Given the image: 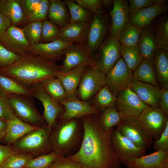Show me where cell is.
Returning <instances> with one entry per match:
<instances>
[{
	"label": "cell",
	"instance_id": "obj_1",
	"mask_svg": "<svg viewBox=\"0 0 168 168\" xmlns=\"http://www.w3.org/2000/svg\"><path fill=\"white\" fill-rule=\"evenodd\" d=\"M99 116L92 114L82 118L84 135L81 146L75 154L67 157L79 163L82 168H121L111 146L113 131L103 129Z\"/></svg>",
	"mask_w": 168,
	"mask_h": 168
},
{
	"label": "cell",
	"instance_id": "obj_2",
	"mask_svg": "<svg viewBox=\"0 0 168 168\" xmlns=\"http://www.w3.org/2000/svg\"><path fill=\"white\" fill-rule=\"evenodd\" d=\"M60 71V66L56 63L29 54L21 56L13 64L0 68V74L15 79L29 87L56 77Z\"/></svg>",
	"mask_w": 168,
	"mask_h": 168
},
{
	"label": "cell",
	"instance_id": "obj_3",
	"mask_svg": "<svg viewBox=\"0 0 168 168\" xmlns=\"http://www.w3.org/2000/svg\"><path fill=\"white\" fill-rule=\"evenodd\" d=\"M84 135L82 118L57 119L51 133L54 151L66 156L75 154L81 146Z\"/></svg>",
	"mask_w": 168,
	"mask_h": 168
},
{
	"label": "cell",
	"instance_id": "obj_4",
	"mask_svg": "<svg viewBox=\"0 0 168 168\" xmlns=\"http://www.w3.org/2000/svg\"><path fill=\"white\" fill-rule=\"evenodd\" d=\"M52 128L46 123L28 132L10 146L16 152L33 158L54 151L51 141Z\"/></svg>",
	"mask_w": 168,
	"mask_h": 168
},
{
	"label": "cell",
	"instance_id": "obj_5",
	"mask_svg": "<svg viewBox=\"0 0 168 168\" xmlns=\"http://www.w3.org/2000/svg\"><path fill=\"white\" fill-rule=\"evenodd\" d=\"M30 97L20 95H9V106L14 115L23 122L35 127H41L45 121Z\"/></svg>",
	"mask_w": 168,
	"mask_h": 168
},
{
	"label": "cell",
	"instance_id": "obj_6",
	"mask_svg": "<svg viewBox=\"0 0 168 168\" xmlns=\"http://www.w3.org/2000/svg\"><path fill=\"white\" fill-rule=\"evenodd\" d=\"M137 121L150 138L158 139L168 122L167 116L159 107L148 106L137 118Z\"/></svg>",
	"mask_w": 168,
	"mask_h": 168
},
{
	"label": "cell",
	"instance_id": "obj_7",
	"mask_svg": "<svg viewBox=\"0 0 168 168\" xmlns=\"http://www.w3.org/2000/svg\"><path fill=\"white\" fill-rule=\"evenodd\" d=\"M92 53L86 43H73L64 51V58L60 65V71L66 72L82 65L96 68Z\"/></svg>",
	"mask_w": 168,
	"mask_h": 168
},
{
	"label": "cell",
	"instance_id": "obj_8",
	"mask_svg": "<svg viewBox=\"0 0 168 168\" xmlns=\"http://www.w3.org/2000/svg\"><path fill=\"white\" fill-rule=\"evenodd\" d=\"M112 150L119 162L125 166L130 161L145 155L146 151L121 134L116 128L110 138Z\"/></svg>",
	"mask_w": 168,
	"mask_h": 168
},
{
	"label": "cell",
	"instance_id": "obj_9",
	"mask_svg": "<svg viewBox=\"0 0 168 168\" xmlns=\"http://www.w3.org/2000/svg\"><path fill=\"white\" fill-rule=\"evenodd\" d=\"M105 85V75L96 68L87 66L81 77L76 97L82 101L90 100Z\"/></svg>",
	"mask_w": 168,
	"mask_h": 168
},
{
	"label": "cell",
	"instance_id": "obj_10",
	"mask_svg": "<svg viewBox=\"0 0 168 168\" xmlns=\"http://www.w3.org/2000/svg\"><path fill=\"white\" fill-rule=\"evenodd\" d=\"M116 96L115 107L122 119H137L148 106L129 88L120 91Z\"/></svg>",
	"mask_w": 168,
	"mask_h": 168
},
{
	"label": "cell",
	"instance_id": "obj_11",
	"mask_svg": "<svg viewBox=\"0 0 168 168\" xmlns=\"http://www.w3.org/2000/svg\"><path fill=\"white\" fill-rule=\"evenodd\" d=\"M105 85L115 96L128 88L134 80L133 72L122 58L105 75Z\"/></svg>",
	"mask_w": 168,
	"mask_h": 168
},
{
	"label": "cell",
	"instance_id": "obj_12",
	"mask_svg": "<svg viewBox=\"0 0 168 168\" xmlns=\"http://www.w3.org/2000/svg\"><path fill=\"white\" fill-rule=\"evenodd\" d=\"M120 45L117 37L110 35L100 47L97 58L95 60L96 68L105 75L121 58Z\"/></svg>",
	"mask_w": 168,
	"mask_h": 168
},
{
	"label": "cell",
	"instance_id": "obj_13",
	"mask_svg": "<svg viewBox=\"0 0 168 168\" xmlns=\"http://www.w3.org/2000/svg\"><path fill=\"white\" fill-rule=\"evenodd\" d=\"M29 87L32 96L36 98L41 102L44 109L43 117L46 123L52 128L58 116L64 111V106L46 92L41 83L35 84Z\"/></svg>",
	"mask_w": 168,
	"mask_h": 168
},
{
	"label": "cell",
	"instance_id": "obj_14",
	"mask_svg": "<svg viewBox=\"0 0 168 168\" xmlns=\"http://www.w3.org/2000/svg\"><path fill=\"white\" fill-rule=\"evenodd\" d=\"M116 128L123 135L146 151L152 145L153 139L147 135L137 119H122Z\"/></svg>",
	"mask_w": 168,
	"mask_h": 168
},
{
	"label": "cell",
	"instance_id": "obj_15",
	"mask_svg": "<svg viewBox=\"0 0 168 168\" xmlns=\"http://www.w3.org/2000/svg\"><path fill=\"white\" fill-rule=\"evenodd\" d=\"M73 43L57 39L47 43H37L30 45L28 54L34 55L50 62H55L64 58V51Z\"/></svg>",
	"mask_w": 168,
	"mask_h": 168
},
{
	"label": "cell",
	"instance_id": "obj_16",
	"mask_svg": "<svg viewBox=\"0 0 168 168\" xmlns=\"http://www.w3.org/2000/svg\"><path fill=\"white\" fill-rule=\"evenodd\" d=\"M0 43L9 51L20 56L28 54L30 46L22 28L12 25L0 38Z\"/></svg>",
	"mask_w": 168,
	"mask_h": 168
},
{
	"label": "cell",
	"instance_id": "obj_17",
	"mask_svg": "<svg viewBox=\"0 0 168 168\" xmlns=\"http://www.w3.org/2000/svg\"><path fill=\"white\" fill-rule=\"evenodd\" d=\"M61 105L64 106V111L57 119L62 120L82 118L92 114L100 115L102 113L94 108L91 105L90 100L82 101L76 96L67 99Z\"/></svg>",
	"mask_w": 168,
	"mask_h": 168
},
{
	"label": "cell",
	"instance_id": "obj_18",
	"mask_svg": "<svg viewBox=\"0 0 168 168\" xmlns=\"http://www.w3.org/2000/svg\"><path fill=\"white\" fill-rule=\"evenodd\" d=\"M107 30L106 20L99 10L95 13L88 33L86 44L92 53L96 50L102 44Z\"/></svg>",
	"mask_w": 168,
	"mask_h": 168
},
{
	"label": "cell",
	"instance_id": "obj_19",
	"mask_svg": "<svg viewBox=\"0 0 168 168\" xmlns=\"http://www.w3.org/2000/svg\"><path fill=\"white\" fill-rule=\"evenodd\" d=\"M168 8V5L166 3L130 11L129 21L136 26L142 29L151 25L156 18L166 12Z\"/></svg>",
	"mask_w": 168,
	"mask_h": 168
},
{
	"label": "cell",
	"instance_id": "obj_20",
	"mask_svg": "<svg viewBox=\"0 0 168 168\" xmlns=\"http://www.w3.org/2000/svg\"><path fill=\"white\" fill-rule=\"evenodd\" d=\"M91 22L69 23L59 29L58 39L68 43H86Z\"/></svg>",
	"mask_w": 168,
	"mask_h": 168
},
{
	"label": "cell",
	"instance_id": "obj_21",
	"mask_svg": "<svg viewBox=\"0 0 168 168\" xmlns=\"http://www.w3.org/2000/svg\"><path fill=\"white\" fill-rule=\"evenodd\" d=\"M125 166L128 168H168V149L133 159Z\"/></svg>",
	"mask_w": 168,
	"mask_h": 168
},
{
	"label": "cell",
	"instance_id": "obj_22",
	"mask_svg": "<svg viewBox=\"0 0 168 168\" xmlns=\"http://www.w3.org/2000/svg\"><path fill=\"white\" fill-rule=\"evenodd\" d=\"M113 7L109 14L111 17V35L117 36L122 28L129 22V3L125 0H113Z\"/></svg>",
	"mask_w": 168,
	"mask_h": 168
},
{
	"label": "cell",
	"instance_id": "obj_23",
	"mask_svg": "<svg viewBox=\"0 0 168 168\" xmlns=\"http://www.w3.org/2000/svg\"><path fill=\"white\" fill-rule=\"evenodd\" d=\"M128 88L148 106L159 108L160 88L152 85L134 79Z\"/></svg>",
	"mask_w": 168,
	"mask_h": 168
},
{
	"label": "cell",
	"instance_id": "obj_24",
	"mask_svg": "<svg viewBox=\"0 0 168 168\" xmlns=\"http://www.w3.org/2000/svg\"><path fill=\"white\" fill-rule=\"evenodd\" d=\"M6 122V128L3 141L9 146L28 132L38 128L23 122L14 114Z\"/></svg>",
	"mask_w": 168,
	"mask_h": 168
},
{
	"label": "cell",
	"instance_id": "obj_25",
	"mask_svg": "<svg viewBox=\"0 0 168 168\" xmlns=\"http://www.w3.org/2000/svg\"><path fill=\"white\" fill-rule=\"evenodd\" d=\"M137 46L143 59L153 60L160 48L156 41L151 24L142 29Z\"/></svg>",
	"mask_w": 168,
	"mask_h": 168
},
{
	"label": "cell",
	"instance_id": "obj_26",
	"mask_svg": "<svg viewBox=\"0 0 168 168\" xmlns=\"http://www.w3.org/2000/svg\"><path fill=\"white\" fill-rule=\"evenodd\" d=\"M87 66L80 65L67 72L60 71L56 77L60 80L65 88L67 99L76 96L81 77Z\"/></svg>",
	"mask_w": 168,
	"mask_h": 168
},
{
	"label": "cell",
	"instance_id": "obj_27",
	"mask_svg": "<svg viewBox=\"0 0 168 168\" xmlns=\"http://www.w3.org/2000/svg\"><path fill=\"white\" fill-rule=\"evenodd\" d=\"M0 12L10 20L11 25L17 26L29 23L20 0H0Z\"/></svg>",
	"mask_w": 168,
	"mask_h": 168
},
{
	"label": "cell",
	"instance_id": "obj_28",
	"mask_svg": "<svg viewBox=\"0 0 168 168\" xmlns=\"http://www.w3.org/2000/svg\"><path fill=\"white\" fill-rule=\"evenodd\" d=\"M48 16L49 21L62 27L70 22V16L64 2L60 0H50Z\"/></svg>",
	"mask_w": 168,
	"mask_h": 168
},
{
	"label": "cell",
	"instance_id": "obj_29",
	"mask_svg": "<svg viewBox=\"0 0 168 168\" xmlns=\"http://www.w3.org/2000/svg\"><path fill=\"white\" fill-rule=\"evenodd\" d=\"M133 75L134 79L160 88L153 61L143 59L133 72Z\"/></svg>",
	"mask_w": 168,
	"mask_h": 168
},
{
	"label": "cell",
	"instance_id": "obj_30",
	"mask_svg": "<svg viewBox=\"0 0 168 168\" xmlns=\"http://www.w3.org/2000/svg\"><path fill=\"white\" fill-rule=\"evenodd\" d=\"M153 61L158 84L168 87V51L159 49Z\"/></svg>",
	"mask_w": 168,
	"mask_h": 168
},
{
	"label": "cell",
	"instance_id": "obj_31",
	"mask_svg": "<svg viewBox=\"0 0 168 168\" xmlns=\"http://www.w3.org/2000/svg\"><path fill=\"white\" fill-rule=\"evenodd\" d=\"M117 99L116 96L105 85L90 101L94 108L102 112L107 108L115 107Z\"/></svg>",
	"mask_w": 168,
	"mask_h": 168
},
{
	"label": "cell",
	"instance_id": "obj_32",
	"mask_svg": "<svg viewBox=\"0 0 168 168\" xmlns=\"http://www.w3.org/2000/svg\"><path fill=\"white\" fill-rule=\"evenodd\" d=\"M0 89L8 95L17 94L32 97L30 88L16 80L0 74Z\"/></svg>",
	"mask_w": 168,
	"mask_h": 168
},
{
	"label": "cell",
	"instance_id": "obj_33",
	"mask_svg": "<svg viewBox=\"0 0 168 168\" xmlns=\"http://www.w3.org/2000/svg\"><path fill=\"white\" fill-rule=\"evenodd\" d=\"M142 30L129 21L120 30L117 37L121 45L137 46Z\"/></svg>",
	"mask_w": 168,
	"mask_h": 168
},
{
	"label": "cell",
	"instance_id": "obj_34",
	"mask_svg": "<svg viewBox=\"0 0 168 168\" xmlns=\"http://www.w3.org/2000/svg\"><path fill=\"white\" fill-rule=\"evenodd\" d=\"M41 83L46 92L58 103L61 105L66 100L65 88L57 77L48 79Z\"/></svg>",
	"mask_w": 168,
	"mask_h": 168
},
{
	"label": "cell",
	"instance_id": "obj_35",
	"mask_svg": "<svg viewBox=\"0 0 168 168\" xmlns=\"http://www.w3.org/2000/svg\"><path fill=\"white\" fill-rule=\"evenodd\" d=\"M119 51L122 58L133 72L143 59L138 50V46H126L120 45Z\"/></svg>",
	"mask_w": 168,
	"mask_h": 168
},
{
	"label": "cell",
	"instance_id": "obj_36",
	"mask_svg": "<svg viewBox=\"0 0 168 168\" xmlns=\"http://www.w3.org/2000/svg\"><path fill=\"white\" fill-rule=\"evenodd\" d=\"M122 120L115 107L105 109L99 116L100 124L106 132L112 131L114 127L119 126Z\"/></svg>",
	"mask_w": 168,
	"mask_h": 168
},
{
	"label": "cell",
	"instance_id": "obj_37",
	"mask_svg": "<svg viewBox=\"0 0 168 168\" xmlns=\"http://www.w3.org/2000/svg\"><path fill=\"white\" fill-rule=\"evenodd\" d=\"M69 11L70 16L69 23L89 22L91 12L85 9L72 0L64 1Z\"/></svg>",
	"mask_w": 168,
	"mask_h": 168
},
{
	"label": "cell",
	"instance_id": "obj_38",
	"mask_svg": "<svg viewBox=\"0 0 168 168\" xmlns=\"http://www.w3.org/2000/svg\"><path fill=\"white\" fill-rule=\"evenodd\" d=\"M156 41L160 49L168 51V18L163 17L156 23L154 29Z\"/></svg>",
	"mask_w": 168,
	"mask_h": 168
},
{
	"label": "cell",
	"instance_id": "obj_39",
	"mask_svg": "<svg viewBox=\"0 0 168 168\" xmlns=\"http://www.w3.org/2000/svg\"><path fill=\"white\" fill-rule=\"evenodd\" d=\"M43 21H36L29 22L22 28L26 39L30 45L40 42Z\"/></svg>",
	"mask_w": 168,
	"mask_h": 168
},
{
	"label": "cell",
	"instance_id": "obj_40",
	"mask_svg": "<svg viewBox=\"0 0 168 168\" xmlns=\"http://www.w3.org/2000/svg\"><path fill=\"white\" fill-rule=\"evenodd\" d=\"M60 155L53 151L31 159L24 167L26 168H48Z\"/></svg>",
	"mask_w": 168,
	"mask_h": 168
},
{
	"label": "cell",
	"instance_id": "obj_41",
	"mask_svg": "<svg viewBox=\"0 0 168 168\" xmlns=\"http://www.w3.org/2000/svg\"><path fill=\"white\" fill-rule=\"evenodd\" d=\"M59 29L52 21L45 20L43 21L41 38L39 43H47L57 39Z\"/></svg>",
	"mask_w": 168,
	"mask_h": 168
},
{
	"label": "cell",
	"instance_id": "obj_42",
	"mask_svg": "<svg viewBox=\"0 0 168 168\" xmlns=\"http://www.w3.org/2000/svg\"><path fill=\"white\" fill-rule=\"evenodd\" d=\"M33 158L24 154L17 152L7 158L2 163L0 168H22Z\"/></svg>",
	"mask_w": 168,
	"mask_h": 168
},
{
	"label": "cell",
	"instance_id": "obj_43",
	"mask_svg": "<svg viewBox=\"0 0 168 168\" xmlns=\"http://www.w3.org/2000/svg\"><path fill=\"white\" fill-rule=\"evenodd\" d=\"M49 2V0H41L37 7L27 17L29 22L46 20L48 15Z\"/></svg>",
	"mask_w": 168,
	"mask_h": 168
},
{
	"label": "cell",
	"instance_id": "obj_44",
	"mask_svg": "<svg viewBox=\"0 0 168 168\" xmlns=\"http://www.w3.org/2000/svg\"><path fill=\"white\" fill-rule=\"evenodd\" d=\"M20 57V56L9 51L0 43V68L13 64Z\"/></svg>",
	"mask_w": 168,
	"mask_h": 168
},
{
	"label": "cell",
	"instance_id": "obj_45",
	"mask_svg": "<svg viewBox=\"0 0 168 168\" xmlns=\"http://www.w3.org/2000/svg\"><path fill=\"white\" fill-rule=\"evenodd\" d=\"M75 2L83 8L96 13L105 5L112 1L108 0H75Z\"/></svg>",
	"mask_w": 168,
	"mask_h": 168
},
{
	"label": "cell",
	"instance_id": "obj_46",
	"mask_svg": "<svg viewBox=\"0 0 168 168\" xmlns=\"http://www.w3.org/2000/svg\"><path fill=\"white\" fill-rule=\"evenodd\" d=\"M48 168H82L77 162L60 155Z\"/></svg>",
	"mask_w": 168,
	"mask_h": 168
},
{
	"label": "cell",
	"instance_id": "obj_47",
	"mask_svg": "<svg viewBox=\"0 0 168 168\" xmlns=\"http://www.w3.org/2000/svg\"><path fill=\"white\" fill-rule=\"evenodd\" d=\"M166 0H130L129 1L130 11L140 9L155 5L167 3Z\"/></svg>",
	"mask_w": 168,
	"mask_h": 168
},
{
	"label": "cell",
	"instance_id": "obj_48",
	"mask_svg": "<svg viewBox=\"0 0 168 168\" xmlns=\"http://www.w3.org/2000/svg\"><path fill=\"white\" fill-rule=\"evenodd\" d=\"M8 96L0 89V119L5 122L13 114L8 104Z\"/></svg>",
	"mask_w": 168,
	"mask_h": 168
},
{
	"label": "cell",
	"instance_id": "obj_49",
	"mask_svg": "<svg viewBox=\"0 0 168 168\" xmlns=\"http://www.w3.org/2000/svg\"><path fill=\"white\" fill-rule=\"evenodd\" d=\"M153 147L156 151L168 149V122L159 138L153 142Z\"/></svg>",
	"mask_w": 168,
	"mask_h": 168
},
{
	"label": "cell",
	"instance_id": "obj_50",
	"mask_svg": "<svg viewBox=\"0 0 168 168\" xmlns=\"http://www.w3.org/2000/svg\"><path fill=\"white\" fill-rule=\"evenodd\" d=\"M41 0H20L24 14L28 17L36 9Z\"/></svg>",
	"mask_w": 168,
	"mask_h": 168
},
{
	"label": "cell",
	"instance_id": "obj_51",
	"mask_svg": "<svg viewBox=\"0 0 168 168\" xmlns=\"http://www.w3.org/2000/svg\"><path fill=\"white\" fill-rule=\"evenodd\" d=\"M159 108L168 116V87L160 89Z\"/></svg>",
	"mask_w": 168,
	"mask_h": 168
},
{
	"label": "cell",
	"instance_id": "obj_52",
	"mask_svg": "<svg viewBox=\"0 0 168 168\" xmlns=\"http://www.w3.org/2000/svg\"><path fill=\"white\" fill-rule=\"evenodd\" d=\"M16 153L10 146L0 144V166L7 158Z\"/></svg>",
	"mask_w": 168,
	"mask_h": 168
},
{
	"label": "cell",
	"instance_id": "obj_53",
	"mask_svg": "<svg viewBox=\"0 0 168 168\" xmlns=\"http://www.w3.org/2000/svg\"><path fill=\"white\" fill-rule=\"evenodd\" d=\"M11 25L10 20L0 12V38Z\"/></svg>",
	"mask_w": 168,
	"mask_h": 168
},
{
	"label": "cell",
	"instance_id": "obj_54",
	"mask_svg": "<svg viewBox=\"0 0 168 168\" xmlns=\"http://www.w3.org/2000/svg\"><path fill=\"white\" fill-rule=\"evenodd\" d=\"M6 128V122L0 119V142L3 141Z\"/></svg>",
	"mask_w": 168,
	"mask_h": 168
},
{
	"label": "cell",
	"instance_id": "obj_55",
	"mask_svg": "<svg viewBox=\"0 0 168 168\" xmlns=\"http://www.w3.org/2000/svg\"><path fill=\"white\" fill-rule=\"evenodd\" d=\"M25 168V167H23V168Z\"/></svg>",
	"mask_w": 168,
	"mask_h": 168
}]
</instances>
